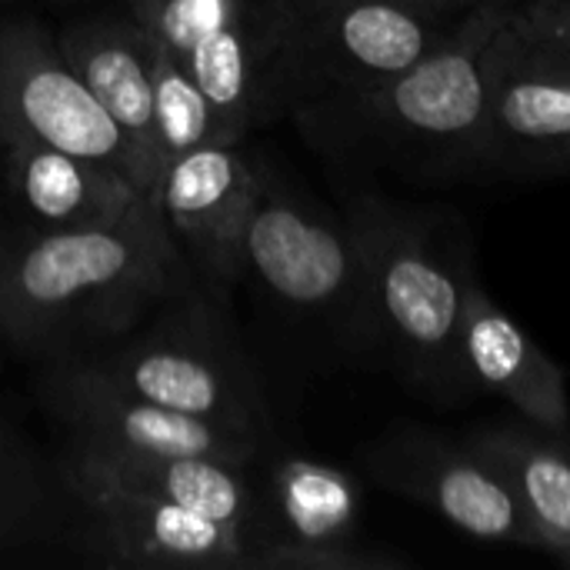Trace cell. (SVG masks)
I'll use <instances>...</instances> for the list:
<instances>
[{"mask_svg": "<svg viewBox=\"0 0 570 570\" xmlns=\"http://www.w3.org/2000/svg\"><path fill=\"white\" fill-rule=\"evenodd\" d=\"M184 284V261L160 207L114 227H33L0 240V337L60 351L124 334Z\"/></svg>", "mask_w": 570, "mask_h": 570, "instance_id": "obj_1", "label": "cell"}, {"mask_svg": "<svg viewBox=\"0 0 570 570\" xmlns=\"http://www.w3.org/2000/svg\"><path fill=\"white\" fill-rule=\"evenodd\" d=\"M514 7H468L444 43L407 70L294 110L331 150L414 180L478 177L494 47Z\"/></svg>", "mask_w": 570, "mask_h": 570, "instance_id": "obj_2", "label": "cell"}, {"mask_svg": "<svg viewBox=\"0 0 570 570\" xmlns=\"http://www.w3.org/2000/svg\"><path fill=\"white\" fill-rule=\"evenodd\" d=\"M344 217L364 254L377 347L424 397L464 401L471 391L461 374L458 331L471 264L448 234L444 210L357 190Z\"/></svg>", "mask_w": 570, "mask_h": 570, "instance_id": "obj_3", "label": "cell"}, {"mask_svg": "<svg viewBox=\"0 0 570 570\" xmlns=\"http://www.w3.org/2000/svg\"><path fill=\"white\" fill-rule=\"evenodd\" d=\"M458 20L397 0H261L274 110L374 87L444 43Z\"/></svg>", "mask_w": 570, "mask_h": 570, "instance_id": "obj_4", "label": "cell"}, {"mask_svg": "<svg viewBox=\"0 0 570 570\" xmlns=\"http://www.w3.org/2000/svg\"><path fill=\"white\" fill-rule=\"evenodd\" d=\"M240 264L281 304L334 321L361 347L377 344L367 267L347 217L317 210L264 174L244 227Z\"/></svg>", "mask_w": 570, "mask_h": 570, "instance_id": "obj_5", "label": "cell"}, {"mask_svg": "<svg viewBox=\"0 0 570 570\" xmlns=\"http://www.w3.org/2000/svg\"><path fill=\"white\" fill-rule=\"evenodd\" d=\"M570 174V30L514 7L488 83L478 177Z\"/></svg>", "mask_w": 570, "mask_h": 570, "instance_id": "obj_6", "label": "cell"}, {"mask_svg": "<svg viewBox=\"0 0 570 570\" xmlns=\"http://www.w3.org/2000/svg\"><path fill=\"white\" fill-rule=\"evenodd\" d=\"M134 23L200 87L224 144L274 110L261 0H127Z\"/></svg>", "mask_w": 570, "mask_h": 570, "instance_id": "obj_7", "label": "cell"}, {"mask_svg": "<svg viewBox=\"0 0 570 570\" xmlns=\"http://www.w3.org/2000/svg\"><path fill=\"white\" fill-rule=\"evenodd\" d=\"M0 140L107 164L137 187L124 134L67 63L57 37L33 23H0Z\"/></svg>", "mask_w": 570, "mask_h": 570, "instance_id": "obj_8", "label": "cell"}, {"mask_svg": "<svg viewBox=\"0 0 570 570\" xmlns=\"http://www.w3.org/2000/svg\"><path fill=\"white\" fill-rule=\"evenodd\" d=\"M364 464L381 488L424 504L474 541L541 551L511 484L468 441L401 424L364 451Z\"/></svg>", "mask_w": 570, "mask_h": 570, "instance_id": "obj_9", "label": "cell"}, {"mask_svg": "<svg viewBox=\"0 0 570 570\" xmlns=\"http://www.w3.org/2000/svg\"><path fill=\"white\" fill-rule=\"evenodd\" d=\"M70 364L157 407L264 438V407L240 357L190 324L157 327L130 344L73 357Z\"/></svg>", "mask_w": 570, "mask_h": 570, "instance_id": "obj_10", "label": "cell"}, {"mask_svg": "<svg viewBox=\"0 0 570 570\" xmlns=\"http://www.w3.org/2000/svg\"><path fill=\"white\" fill-rule=\"evenodd\" d=\"M57 474L80 518V544L117 568H247L250 548L230 528L187 508L120 488L70 458Z\"/></svg>", "mask_w": 570, "mask_h": 570, "instance_id": "obj_11", "label": "cell"}, {"mask_svg": "<svg viewBox=\"0 0 570 570\" xmlns=\"http://www.w3.org/2000/svg\"><path fill=\"white\" fill-rule=\"evenodd\" d=\"M43 401L50 417L67 438L114 451L140 454H184V458H220L254 464L261 438L210 424L190 414H177L100 384L63 361L43 377Z\"/></svg>", "mask_w": 570, "mask_h": 570, "instance_id": "obj_12", "label": "cell"}, {"mask_svg": "<svg viewBox=\"0 0 570 570\" xmlns=\"http://www.w3.org/2000/svg\"><path fill=\"white\" fill-rule=\"evenodd\" d=\"M274 538L264 541L247 568L274 570H397L407 561L364 551L357 544L361 491L334 464L284 458L271 481Z\"/></svg>", "mask_w": 570, "mask_h": 570, "instance_id": "obj_13", "label": "cell"}, {"mask_svg": "<svg viewBox=\"0 0 570 570\" xmlns=\"http://www.w3.org/2000/svg\"><path fill=\"white\" fill-rule=\"evenodd\" d=\"M261 184L264 170L254 167L240 144L224 140L177 154L160 174L157 207L170 240L220 284L244 274L240 240Z\"/></svg>", "mask_w": 570, "mask_h": 570, "instance_id": "obj_14", "label": "cell"}, {"mask_svg": "<svg viewBox=\"0 0 570 570\" xmlns=\"http://www.w3.org/2000/svg\"><path fill=\"white\" fill-rule=\"evenodd\" d=\"M458 357L468 391L508 401L521 421L570 434L564 371L471 274L458 331Z\"/></svg>", "mask_w": 570, "mask_h": 570, "instance_id": "obj_15", "label": "cell"}, {"mask_svg": "<svg viewBox=\"0 0 570 570\" xmlns=\"http://www.w3.org/2000/svg\"><path fill=\"white\" fill-rule=\"evenodd\" d=\"M60 53L87 83L94 100L107 110V117L124 134L137 190L157 204V184L167 167L157 120H154V77H150V47L147 33L134 23V17H97L87 23H73L57 37Z\"/></svg>", "mask_w": 570, "mask_h": 570, "instance_id": "obj_16", "label": "cell"}, {"mask_svg": "<svg viewBox=\"0 0 570 570\" xmlns=\"http://www.w3.org/2000/svg\"><path fill=\"white\" fill-rule=\"evenodd\" d=\"M63 458L80 468L150 494L157 501L187 508L207 521H217L240 534L250 548V534L257 524V494L250 484V464L220 461V458H184V454H140V451H114L87 441H63Z\"/></svg>", "mask_w": 570, "mask_h": 570, "instance_id": "obj_17", "label": "cell"}, {"mask_svg": "<svg viewBox=\"0 0 570 570\" xmlns=\"http://www.w3.org/2000/svg\"><path fill=\"white\" fill-rule=\"evenodd\" d=\"M7 174L40 227H114L154 204L120 170L53 147H7Z\"/></svg>", "mask_w": 570, "mask_h": 570, "instance_id": "obj_18", "label": "cell"}, {"mask_svg": "<svg viewBox=\"0 0 570 570\" xmlns=\"http://www.w3.org/2000/svg\"><path fill=\"white\" fill-rule=\"evenodd\" d=\"M511 484L541 551L570 564V434L534 424L478 428L464 438Z\"/></svg>", "mask_w": 570, "mask_h": 570, "instance_id": "obj_19", "label": "cell"}, {"mask_svg": "<svg viewBox=\"0 0 570 570\" xmlns=\"http://www.w3.org/2000/svg\"><path fill=\"white\" fill-rule=\"evenodd\" d=\"M150 47V77H154V120L164 160L187 154L217 137V117L200 94V87L147 37Z\"/></svg>", "mask_w": 570, "mask_h": 570, "instance_id": "obj_20", "label": "cell"}, {"mask_svg": "<svg viewBox=\"0 0 570 570\" xmlns=\"http://www.w3.org/2000/svg\"><path fill=\"white\" fill-rule=\"evenodd\" d=\"M47 514V484L33 451L0 424V551L27 541Z\"/></svg>", "mask_w": 570, "mask_h": 570, "instance_id": "obj_21", "label": "cell"}, {"mask_svg": "<svg viewBox=\"0 0 570 570\" xmlns=\"http://www.w3.org/2000/svg\"><path fill=\"white\" fill-rule=\"evenodd\" d=\"M521 7H528L531 13L570 30V0H521Z\"/></svg>", "mask_w": 570, "mask_h": 570, "instance_id": "obj_22", "label": "cell"}, {"mask_svg": "<svg viewBox=\"0 0 570 570\" xmlns=\"http://www.w3.org/2000/svg\"><path fill=\"white\" fill-rule=\"evenodd\" d=\"M397 3H407V7H417V10H431V13H464L468 3L464 0H397Z\"/></svg>", "mask_w": 570, "mask_h": 570, "instance_id": "obj_23", "label": "cell"}, {"mask_svg": "<svg viewBox=\"0 0 570 570\" xmlns=\"http://www.w3.org/2000/svg\"><path fill=\"white\" fill-rule=\"evenodd\" d=\"M468 7H478V3H504V7H518L521 0H464Z\"/></svg>", "mask_w": 570, "mask_h": 570, "instance_id": "obj_24", "label": "cell"}, {"mask_svg": "<svg viewBox=\"0 0 570 570\" xmlns=\"http://www.w3.org/2000/svg\"><path fill=\"white\" fill-rule=\"evenodd\" d=\"M568 568H570V564H568Z\"/></svg>", "mask_w": 570, "mask_h": 570, "instance_id": "obj_25", "label": "cell"}]
</instances>
